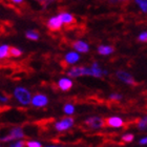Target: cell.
Listing matches in <instances>:
<instances>
[{"mask_svg":"<svg viewBox=\"0 0 147 147\" xmlns=\"http://www.w3.org/2000/svg\"><path fill=\"white\" fill-rule=\"evenodd\" d=\"M140 145H147V137H144V138H142L140 140Z\"/></svg>","mask_w":147,"mask_h":147,"instance_id":"cell-30","label":"cell"},{"mask_svg":"<svg viewBox=\"0 0 147 147\" xmlns=\"http://www.w3.org/2000/svg\"><path fill=\"white\" fill-rule=\"evenodd\" d=\"M113 47L110 45H100L98 47V53L102 56H108L113 53Z\"/></svg>","mask_w":147,"mask_h":147,"instance_id":"cell-15","label":"cell"},{"mask_svg":"<svg viewBox=\"0 0 147 147\" xmlns=\"http://www.w3.org/2000/svg\"><path fill=\"white\" fill-rule=\"evenodd\" d=\"M107 75V71L102 69L99 63L94 62L90 67H86V76H92L95 78H102L103 76Z\"/></svg>","mask_w":147,"mask_h":147,"instance_id":"cell-4","label":"cell"},{"mask_svg":"<svg viewBox=\"0 0 147 147\" xmlns=\"http://www.w3.org/2000/svg\"><path fill=\"white\" fill-rule=\"evenodd\" d=\"M84 123H85V125H87L89 128H92V129H100V128H102L105 124L104 120L98 116L89 117V118H87V119L84 121Z\"/></svg>","mask_w":147,"mask_h":147,"instance_id":"cell-5","label":"cell"},{"mask_svg":"<svg viewBox=\"0 0 147 147\" xmlns=\"http://www.w3.org/2000/svg\"><path fill=\"white\" fill-rule=\"evenodd\" d=\"M67 75L71 78L86 76V67H84V66H73L67 71Z\"/></svg>","mask_w":147,"mask_h":147,"instance_id":"cell-9","label":"cell"},{"mask_svg":"<svg viewBox=\"0 0 147 147\" xmlns=\"http://www.w3.org/2000/svg\"><path fill=\"white\" fill-rule=\"evenodd\" d=\"M37 1H38L40 4H42L43 6H46V5H49L51 2H53L54 0H37Z\"/></svg>","mask_w":147,"mask_h":147,"instance_id":"cell-29","label":"cell"},{"mask_svg":"<svg viewBox=\"0 0 147 147\" xmlns=\"http://www.w3.org/2000/svg\"><path fill=\"white\" fill-rule=\"evenodd\" d=\"M130 0H108V2L110 4H113V5H116V4H120V3H127L129 2Z\"/></svg>","mask_w":147,"mask_h":147,"instance_id":"cell-26","label":"cell"},{"mask_svg":"<svg viewBox=\"0 0 147 147\" xmlns=\"http://www.w3.org/2000/svg\"><path fill=\"white\" fill-rule=\"evenodd\" d=\"M24 138V132L21 127H13L9 132L6 136L1 138V142H11V141H16V140H22Z\"/></svg>","mask_w":147,"mask_h":147,"instance_id":"cell-2","label":"cell"},{"mask_svg":"<svg viewBox=\"0 0 147 147\" xmlns=\"http://www.w3.org/2000/svg\"><path fill=\"white\" fill-rule=\"evenodd\" d=\"M62 24H63V22H62V19L60 18V16H56V17H52V18L49 19V21L46 23L47 25V28L53 32H56V31H59L60 28H62Z\"/></svg>","mask_w":147,"mask_h":147,"instance_id":"cell-8","label":"cell"},{"mask_svg":"<svg viewBox=\"0 0 147 147\" xmlns=\"http://www.w3.org/2000/svg\"><path fill=\"white\" fill-rule=\"evenodd\" d=\"M138 39H139V41H141V42H147V32L141 33V34L139 35Z\"/></svg>","mask_w":147,"mask_h":147,"instance_id":"cell-25","label":"cell"},{"mask_svg":"<svg viewBox=\"0 0 147 147\" xmlns=\"http://www.w3.org/2000/svg\"><path fill=\"white\" fill-rule=\"evenodd\" d=\"M13 95H14V98H15L21 105H24L25 106V105L31 104L33 96L31 95V92H30L28 88L22 87V86H18V87H16V88L14 89Z\"/></svg>","mask_w":147,"mask_h":147,"instance_id":"cell-1","label":"cell"},{"mask_svg":"<svg viewBox=\"0 0 147 147\" xmlns=\"http://www.w3.org/2000/svg\"><path fill=\"white\" fill-rule=\"evenodd\" d=\"M74 123H75L74 118H71V116L65 117V118H62L61 120H59L55 123V129L59 132L66 131V130L73 127Z\"/></svg>","mask_w":147,"mask_h":147,"instance_id":"cell-3","label":"cell"},{"mask_svg":"<svg viewBox=\"0 0 147 147\" xmlns=\"http://www.w3.org/2000/svg\"><path fill=\"white\" fill-rule=\"evenodd\" d=\"M11 1H13L14 3H21V2H23V0H11Z\"/></svg>","mask_w":147,"mask_h":147,"instance_id":"cell-31","label":"cell"},{"mask_svg":"<svg viewBox=\"0 0 147 147\" xmlns=\"http://www.w3.org/2000/svg\"><path fill=\"white\" fill-rule=\"evenodd\" d=\"M26 146V143L24 141H22V140H17L16 142H13L9 144V147H25Z\"/></svg>","mask_w":147,"mask_h":147,"instance_id":"cell-22","label":"cell"},{"mask_svg":"<svg viewBox=\"0 0 147 147\" xmlns=\"http://www.w3.org/2000/svg\"><path fill=\"white\" fill-rule=\"evenodd\" d=\"M46 147H61V146H46Z\"/></svg>","mask_w":147,"mask_h":147,"instance_id":"cell-33","label":"cell"},{"mask_svg":"<svg viewBox=\"0 0 147 147\" xmlns=\"http://www.w3.org/2000/svg\"><path fill=\"white\" fill-rule=\"evenodd\" d=\"M139 6H140V9H142V12L147 13V0H145V1H143L142 3H140Z\"/></svg>","mask_w":147,"mask_h":147,"instance_id":"cell-27","label":"cell"},{"mask_svg":"<svg viewBox=\"0 0 147 147\" xmlns=\"http://www.w3.org/2000/svg\"><path fill=\"white\" fill-rule=\"evenodd\" d=\"M143 1H145V0H136V2L138 3V4H140V3H142Z\"/></svg>","mask_w":147,"mask_h":147,"instance_id":"cell-32","label":"cell"},{"mask_svg":"<svg viewBox=\"0 0 147 147\" xmlns=\"http://www.w3.org/2000/svg\"><path fill=\"white\" fill-rule=\"evenodd\" d=\"M31 104L36 108L44 107L49 104V98H47V96L43 95V94H36L32 98Z\"/></svg>","mask_w":147,"mask_h":147,"instance_id":"cell-6","label":"cell"},{"mask_svg":"<svg viewBox=\"0 0 147 147\" xmlns=\"http://www.w3.org/2000/svg\"><path fill=\"white\" fill-rule=\"evenodd\" d=\"M106 125L111 127V128H120V127H122L124 125V121L120 117H109V118L106 119Z\"/></svg>","mask_w":147,"mask_h":147,"instance_id":"cell-11","label":"cell"},{"mask_svg":"<svg viewBox=\"0 0 147 147\" xmlns=\"http://www.w3.org/2000/svg\"><path fill=\"white\" fill-rule=\"evenodd\" d=\"M60 16V18L62 19V22H63V24H65L66 26H71L73 25L75 22H76V19L71 14L69 13H66V12H63V13H60L59 14Z\"/></svg>","mask_w":147,"mask_h":147,"instance_id":"cell-14","label":"cell"},{"mask_svg":"<svg viewBox=\"0 0 147 147\" xmlns=\"http://www.w3.org/2000/svg\"><path fill=\"white\" fill-rule=\"evenodd\" d=\"M123 98L122 95H120V94H117V92H113V94H110L109 95V99L111 101H121Z\"/></svg>","mask_w":147,"mask_h":147,"instance_id":"cell-24","label":"cell"},{"mask_svg":"<svg viewBox=\"0 0 147 147\" xmlns=\"http://www.w3.org/2000/svg\"><path fill=\"white\" fill-rule=\"evenodd\" d=\"M137 127L140 130H146L147 129V116L142 117L137 123Z\"/></svg>","mask_w":147,"mask_h":147,"instance_id":"cell-17","label":"cell"},{"mask_svg":"<svg viewBox=\"0 0 147 147\" xmlns=\"http://www.w3.org/2000/svg\"><path fill=\"white\" fill-rule=\"evenodd\" d=\"M73 85H74L73 80L71 78H68V77H63V78H61L58 81V87L62 92H67V90H69L73 87Z\"/></svg>","mask_w":147,"mask_h":147,"instance_id":"cell-10","label":"cell"},{"mask_svg":"<svg viewBox=\"0 0 147 147\" xmlns=\"http://www.w3.org/2000/svg\"><path fill=\"white\" fill-rule=\"evenodd\" d=\"M9 56H11V46L7 44H2L0 46V58L5 59Z\"/></svg>","mask_w":147,"mask_h":147,"instance_id":"cell-16","label":"cell"},{"mask_svg":"<svg viewBox=\"0 0 147 147\" xmlns=\"http://www.w3.org/2000/svg\"><path fill=\"white\" fill-rule=\"evenodd\" d=\"M71 46L78 53L85 54V53L89 52V45L86 42H84V41H81V40H77V41L73 42L71 43Z\"/></svg>","mask_w":147,"mask_h":147,"instance_id":"cell-12","label":"cell"},{"mask_svg":"<svg viewBox=\"0 0 147 147\" xmlns=\"http://www.w3.org/2000/svg\"><path fill=\"white\" fill-rule=\"evenodd\" d=\"M63 111H64L65 115L71 116V115H74V113H75V106H74L73 104H71V103H67V104L64 105Z\"/></svg>","mask_w":147,"mask_h":147,"instance_id":"cell-19","label":"cell"},{"mask_svg":"<svg viewBox=\"0 0 147 147\" xmlns=\"http://www.w3.org/2000/svg\"><path fill=\"white\" fill-rule=\"evenodd\" d=\"M21 55H22V51L20 49H18V47H11V56L12 57L17 58V57H20Z\"/></svg>","mask_w":147,"mask_h":147,"instance_id":"cell-21","label":"cell"},{"mask_svg":"<svg viewBox=\"0 0 147 147\" xmlns=\"http://www.w3.org/2000/svg\"><path fill=\"white\" fill-rule=\"evenodd\" d=\"M116 77L118 78V80L122 81L123 83H125L127 85H136L137 84L135 78L132 77L131 74L127 73L125 71H117Z\"/></svg>","mask_w":147,"mask_h":147,"instance_id":"cell-7","label":"cell"},{"mask_svg":"<svg viewBox=\"0 0 147 147\" xmlns=\"http://www.w3.org/2000/svg\"><path fill=\"white\" fill-rule=\"evenodd\" d=\"M0 101H1L2 104H5V103H7V102L9 101V98L6 95H1V97H0Z\"/></svg>","mask_w":147,"mask_h":147,"instance_id":"cell-28","label":"cell"},{"mask_svg":"<svg viewBox=\"0 0 147 147\" xmlns=\"http://www.w3.org/2000/svg\"><path fill=\"white\" fill-rule=\"evenodd\" d=\"M80 60V55L78 52H69L64 56V61L66 64L74 65Z\"/></svg>","mask_w":147,"mask_h":147,"instance_id":"cell-13","label":"cell"},{"mask_svg":"<svg viewBox=\"0 0 147 147\" xmlns=\"http://www.w3.org/2000/svg\"><path fill=\"white\" fill-rule=\"evenodd\" d=\"M25 36H26L28 39L32 40V41H37V40L39 39V34L36 31H28Z\"/></svg>","mask_w":147,"mask_h":147,"instance_id":"cell-18","label":"cell"},{"mask_svg":"<svg viewBox=\"0 0 147 147\" xmlns=\"http://www.w3.org/2000/svg\"><path fill=\"white\" fill-rule=\"evenodd\" d=\"M123 142H125V143H131L134 140H135V136L132 135V134H125V135H123L121 137Z\"/></svg>","mask_w":147,"mask_h":147,"instance_id":"cell-20","label":"cell"},{"mask_svg":"<svg viewBox=\"0 0 147 147\" xmlns=\"http://www.w3.org/2000/svg\"><path fill=\"white\" fill-rule=\"evenodd\" d=\"M26 147H42V144L39 141L31 140V141L26 142Z\"/></svg>","mask_w":147,"mask_h":147,"instance_id":"cell-23","label":"cell"}]
</instances>
